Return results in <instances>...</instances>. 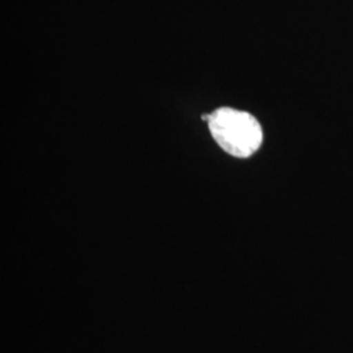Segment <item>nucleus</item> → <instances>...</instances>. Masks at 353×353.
<instances>
[{
  "mask_svg": "<svg viewBox=\"0 0 353 353\" xmlns=\"http://www.w3.org/2000/svg\"><path fill=\"white\" fill-rule=\"evenodd\" d=\"M202 118L208 123L214 141L233 157L248 159L262 145L263 131L252 114L220 108Z\"/></svg>",
  "mask_w": 353,
  "mask_h": 353,
  "instance_id": "nucleus-1",
  "label": "nucleus"
}]
</instances>
